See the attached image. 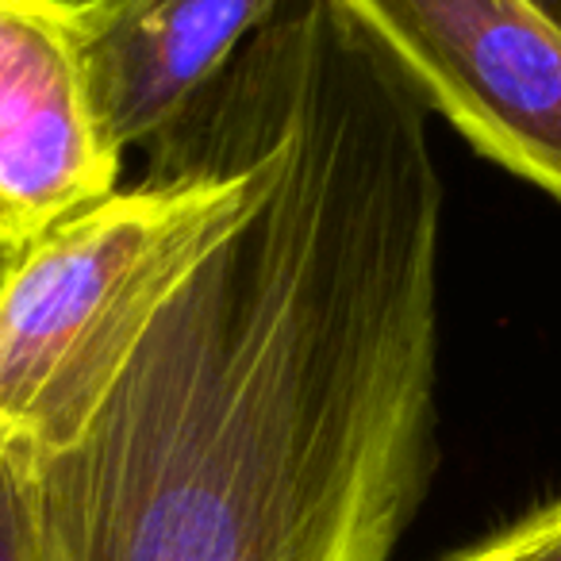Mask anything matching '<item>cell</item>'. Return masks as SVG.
I'll use <instances>...</instances> for the list:
<instances>
[{
  "mask_svg": "<svg viewBox=\"0 0 561 561\" xmlns=\"http://www.w3.org/2000/svg\"><path fill=\"white\" fill-rule=\"evenodd\" d=\"M265 193L70 450L39 561H389L438 461L443 178L427 108L305 0L234 55Z\"/></svg>",
  "mask_w": 561,
  "mask_h": 561,
  "instance_id": "cell-1",
  "label": "cell"
},
{
  "mask_svg": "<svg viewBox=\"0 0 561 561\" xmlns=\"http://www.w3.org/2000/svg\"><path fill=\"white\" fill-rule=\"evenodd\" d=\"M254 96L227 66L154 142V173L0 265V438L70 450L185 280L265 193Z\"/></svg>",
  "mask_w": 561,
  "mask_h": 561,
  "instance_id": "cell-2",
  "label": "cell"
},
{
  "mask_svg": "<svg viewBox=\"0 0 561 561\" xmlns=\"http://www.w3.org/2000/svg\"><path fill=\"white\" fill-rule=\"evenodd\" d=\"M473 150L561 204V27L535 0H328Z\"/></svg>",
  "mask_w": 561,
  "mask_h": 561,
  "instance_id": "cell-3",
  "label": "cell"
},
{
  "mask_svg": "<svg viewBox=\"0 0 561 561\" xmlns=\"http://www.w3.org/2000/svg\"><path fill=\"white\" fill-rule=\"evenodd\" d=\"M119 158L89 81L81 0H0V265L116 193Z\"/></svg>",
  "mask_w": 561,
  "mask_h": 561,
  "instance_id": "cell-4",
  "label": "cell"
},
{
  "mask_svg": "<svg viewBox=\"0 0 561 561\" xmlns=\"http://www.w3.org/2000/svg\"><path fill=\"white\" fill-rule=\"evenodd\" d=\"M289 0H81L93 96L119 150L154 147Z\"/></svg>",
  "mask_w": 561,
  "mask_h": 561,
  "instance_id": "cell-5",
  "label": "cell"
},
{
  "mask_svg": "<svg viewBox=\"0 0 561 561\" xmlns=\"http://www.w3.org/2000/svg\"><path fill=\"white\" fill-rule=\"evenodd\" d=\"M0 561H39V458L0 438Z\"/></svg>",
  "mask_w": 561,
  "mask_h": 561,
  "instance_id": "cell-6",
  "label": "cell"
},
{
  "mask_svg": "<svg viewBox=\"0 0 561 561\" xmlns=\"http://www.w3.org/2000/svg\"><path fill=\"white\" fill-rule=\"evenodd\" d=\"M446 561H561V496L530 507Z\"/></svg>",
  "mask_w": 561,
  "mask_h": 561,
  "instance_id": "cell-7",
  "label": "cell"
},
{
  "mask_svg": "<svg viewBox=\"0 0 561 561\" xmlns=\"http://www.w3.org/2000/svg\"><path fill=\"white\" fill-rule=\"evenodd\" d=\"M535 4H538V9L546 12V16L553 20V24L561 27V0H535Z\"/></svg>",
  "mask_w": 561,
  "mask_h": 561,
  "instance_id": "cell-8",
  "label": "cell"
}]
</instances>
